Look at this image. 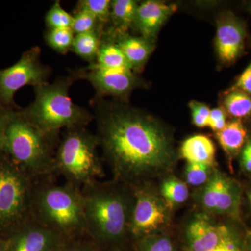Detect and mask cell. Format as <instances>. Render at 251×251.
I'll use <instances>...</instances> for the list:
<instances>
[{"instance_id":"obj_36","label":"cell","mask_w":251,"mask_h":251,"mask_svg":"<svg viewBox=\"0 0 251 251\" xmlns=\"http://www.w3.org/2000/svg\"><path fill=\"white\" fill-rule=\"evenodd\" d=\"M9 110L0 109V157L3 156V138H4V129L6 115Z\"/></svg>"},{"instance_id":"obj_9","label":"cell","mask_w":251,"mask_h":251,"mask_svg":"<svg viewBox=\"0 0 251 251\" xmlns=\"http://www.w3.org/2000/svg\"><path fill=\"white\" fill-rule=\"evenodd\" d=\"M41 49L38 46L25 51L14 65L0 69V109L20 108L14 101V95L27 85L35 87L49 82L51 70L41 61Z\"/></svg>"},{"instance_id":"obj_14","label":"cell","mask_w":251,"mask_h":251,"mask_svg":"<svg viewBox=\"0 0 251 251\" xmlns=\"http://www.w3.org/2000/svg\"><path fill=\"white\" fill-rule=\"evenodd\" d=\"M246 29L242 23L232 15H227L218 22L216 45L223 62H234L244 47Z\"/></svg>"},{"instance_id":"obj_5","label":"cell","mask_w":251,"mask_h":251,"mask_svg":"<svg viewBox=\"0 0 251 251\" xmlns=\"http://www.w3.org/2000/svg\"><path fill=\"white\" fill-rule=\"evenodd\" d=\"M76 79L69 75L59 77L53 83L34 87L35 99L23 109L29 120L44 133L60 135L61 130L85 126L94 120V114L73 102L69 89Z\"/></svg>"},{"instance_id":"obj_23","label":"cell","mask_w":251,"mask_h":251,"mask_svg":"<svg viewBox=\"0 0 251 251\" xmlns=\"http://www.w3.org/2000/svg\"><path fill=\"white\" fill-rule=\"evenodd\" d=\"M132 247L134 251H183L166 232L141 238Z\"/></svg>"},{"instance_id":"obj_38","label":"cell","mask_w":251,"mask_h":251,"mask_svg":"<svg viewBox=\"0 0 251 251\" xmlns=\"http://www.w3.org/2000/svg\"><path fill=\"white\" fill-rule=\"evenodd\" d=\"M0 251H5V240L0 237Z\"/></svg>"},{"instance_id":"obj_25","label":"cell","mask_w":251,"mask_h":251,"mask_svg":"<svg viewBox=\"0 0 251 251\" xmlns=\"http://www.w3.org/2000/svg\"><path fill=\"white\" fill-rule=\"evenodd\" d=\"M75 34L72 29H48L44 35L46 44L61 54H67L72 49Z\"/></svg>"},{"instance_id":"obj_26","label":"cell","mask_w":251,"mask_h":251,"mask_svg":"<svg viewBox=\"0 0 251 251\" xmlns=\"http://www.w3.org/2000/svg\"><path fill=\"white\" fill-rule=\"evenodd\" d=\"M73 16L74 23L72 29L75 35L93 31H103L106 27L100 24L93 15L85 10L75 9Z\"/></svg>"},{"instance_id":"obj_8","label":"cell","mask_w":251,"mask_h":251,"mask_svg":"<svg viewBox=\"0 0 251 251\" xmlns=\"http://www.w3.org/2000/svg\"><path fill=\"white\" fill-rule=\"evenodd\" d=\"M134 195L130 237L134 243L151 234L163 233L170 227L173 209L152 182L131 186Z\"/></svg>"},{"instance_id":"obj_32","label":"cell","mask_w":251,"mask_h":251,"mask_svg":"<svg viewBox=\"0 0 251 251\" xmlns=\"http://www.w3.org/2000/svg\"><path fill=\"white\" fill-rule=\"evenodd\" d=\"M226 114L224 109L216 108L211 110L208 126L218 133L226 126Z\"/></svg>"},{"instance_id":"obj_39","label":"cell","mask_w":251,"mask_h":251,"mask_svg":"<svg viewBox=\"0 0 251 251\" xmlns=\"http://www.w3.org/2000/svg\"><path fill=\"white\" fill-rule=\"evenodd\" d=\"M249 204H250V206L251 207V191L249 193Z\"/></svg>"},{"instance_id":"obj_37","label":"cell","mask_w":251,"mask_h":251,"mask_svg":"<svg viewBox=\"0 0 251 251\" xmlns=\"http://www.w3.org/2000/svg\"><path fill=\"white\" fill-rule=\"evenodd\" d=\"M243 251H251V231L248 233L247 238L242 242Z\"/></svg>"},{"instance_id":"obj_19","label":"cell","mask_w":251,"mask_h":251,"mask_svg":"<svg viewBox=\"0 0 251 251\" xmlns=\"http://www.w3.org/2000/svg\"><path fill=\"white\" fill-rule=\"evenodd\" d=\"M138 5V1L134 0L111 1L110 22L112 26L110 29L114 33L126 34L129 28L133 27Z\"/></svg>"},{"instance_id":"obj_31","label":"cell","mask_w":251,"mask_h":251,"mask_svg":"<svg viewBox=\"0 0 251 251\" xmlns=\"http://www.w3.org/2000/svg\"><path fill=\"white\" fill-rule=\"evenodd\" d=\"M58 251H100L88 237L68 241Z\"/></svg>"},{"instance_id":"obj_29","label":"cell","mask_w":251,"mask_h":251,"mask_svg":"<svg viewBox=\"0 0 251 251\" xmlns=\"http://www.w3.org/2000/svg\"><path fill=\"white\" fill-rule=\"evenodd\" d=\"M214 168L201 163L188 162L184 173L186 184L193 186H202L210 178Z\"/></svg>"},{"instance_id":"obj_27","label":"cell","mask_w":251,"mask_h":251,"mask_svg":"<svg viewBox=\"0 0 251 251\" xmlns=\"http://www.w3.org/2000/svg\"><path fill=\"white\" fill-rule=\"evenodd\" d=\"M45 23L48 29H72L74 16L63 9L60 1H55L46 13Z\"/></svg>"},{"instance_id":"obj_2","label":"cell","mask_w":251,"mask_h":251,"mask_svg":"<svg viewBox=\"0 0 251 251\" xmlns=\"http://www.w3.org/2000/svg\"><path fill=\"white\" fill-rule=\"evenodd\" d=\"M87 236L100 251L129 250L134 195L115 180L95 181L81 188Z\"/></svg>"},{"instance_id":"obj_24","label":"cell","mask_w":251,"mask_h":251,"mask_svg":"<svg viewBox=\"0 0 251 251\" xmlns=\"http://www.w3.org/2000/svg\"><path fill=\"white\" fill-rule=\"evenodd\" d=\"M226 110L232 116L242 118L251 114V97L242 90L234 89L224 99Z\"/></svg>"},{"instance_id":"obj_17","label":"cell","mask_w":251,"mask_h":251,"mask_svg":"<svg viewBox=\"0 0 251 251\" xmlns=\"http://www.w3.org/2000/svg\"><path fill=\"white\" fill-rule=\"evenodd\" d=\"M180 153L188 163H201L214 168L215 146L205 135H196L188 138L181 145Z\"/></svg>"},{"instance_id":"obj_22","label":"cell","mask_w":251,"mask_h":251,"mask_svg":"<svg viewBox=\"0 0 251 251\" xmlns=\"http://www.w3.org/2000/svg\"><path fill=\"white\" fill-rule=\"evenodd\" d=\"M158 191L173 209L184 204L189 198L188 184L173 175L163 178Z\"/></svg>"},{"instance_id":"obj_20","label":"cell","mask_w":251,"mask_h":251,"mask_svg":"<svg viewBox=\"0 0 251 251\" xmlns=\"http://www.w3.org/2000/svg\"><path fill=\"white\" fill-rule=\"evenodd\" d=\"M216 137L226 153L229 156H235L244 148L247 129L240 120H232L216 133Z\"/></svg>"},{"instance_id":"obj_34","label":"cell","mask_w":251,"mask_h":251,"mask_svg":"<svg viewBox=\"0 0 251 251\" xmlns=\"http://www.w3.org/2000/svg\"><path fill=\"white\" fill-rule=\"evenodd\" d=\"M241 165L244 171L251 173V138L243 148Z\"/></svg>"},{"instance_id":"obj_11","label":"cell","mask_w":251,"mask_h":251,"mask_svg":"<svg viewBox=\"0 0 251 251\" xmlns=\"http://www.w3.org/2000/svg\"><path fill=\"white\" fill-rule=\"evenodd\" d=\"M237 237L228 226L217 224L206 213H200L185 227L181 247L183 251H214Z\"/></svg>"},{"instance_id":"obj_18","label":"cell","mask_w":251,"mask_h":251,"mask_svg":"<svg viewBox=\"0 0 251 251\" xmlns=\"http://www.w3.org/2000/svg\"><path fill=\"white\" fill-rule=\"evenodd\" d=\"M92 67L106 69H131L122 50L114 40L108 28L105 27L101 36V43L97 60ZM132 70V69H131Z\"/></svg>"},{"instance_id":"obj_16","label":"cell","mask_w":251,"mask_h":251,"mask_svg":"<svg viewBox=\"0 0 251 251\" xmlns=\"http://www.w3.org/2000/svg\"><path fill=\"white\" fill-rule=\"evenodd\" d=\"M114 40L122 50L133 72H139L148 60L153 46L151 39L143 36H133L126 34H115L110 27Z\"/></svg>"},{"instance_id":"obj_10","label":"cell","mask_w":251,"mask_h":251,"mask_svg":"<svg viewBox=\"0 0 251 251\" xmlns=\"http://www.w3.org/2000/svg\"><path fill=\"white\" fill-rule=\"evenodd\" d=\"M196 198L203 211L209 215L240 220L242 187L236 180L216 168Z\"/></svg>"},{"instance_id":"obj_3","label":"cell","mask_w":251,"mask_h":251,"mask_svg":"<svg viewBox=\"0 0 251 251\" xmlns=\"http://www.w3.org/2000/svg\"><path fill=\"white\" fill-rule=\"evenodd\" d=\"M60 135L47 134L29 120L23 109L9 110L3 138V156L34 181L55 175L54 157Z\"/></svg>"},{"instance_id":"obj_15","label":"cell","mask_w":251,"mask_h":251,"mask_svg":"<svg viewBox=\"0 0 251 251\" xmlns=\"http://www.w3.org/2000/svg\"><path fill=\"white\" fill-rule=\"evenodd\" d=\"M176 9L174 4H166L161 1H143L138 5L133 26L141 33L143 37L151 39L163 23Z\"/></svg>"},{"instance_id":"obj_35","label":"cell","mask_w":251,"mask_h":251,"mask_svg":"<svg viewBox=\"0 0 251 251\" xmlns=\"http://www.w3.org/2000/svg\"><path fill=\"white\" fill-rule=\"evenodd\" d=\"M214 251H243L242 242L239 237L229 241Z\"/></svg>"},{"instance_id":"obj_6","label":"cell","mask_w":251,"mask_h":251,"mask_svg":"<svg viewBox=\"0 0 251 251\" xmlns=\"http://www.w3.org/2000/svg\"><path fill=\"white\" fill-rule=\"evenodd\" d=\"M99 148L97 136L85 126L63 130L54 153L55 174L62 175L65 182L80 189L99 181L105 173Z\"/></svg>"},{"instance_id":"obj_1","label":"cell","mask_w":251,"mask_h":251,"mask_svg":"<svg viewBox=\"0 0 251 251\" xmlns=\"http://www.w3.org/2000/svg\"><path fill=\"white\" fill-rule=\"evenodd\" d=\"M97 140L112 179L130 186L171 175L176 157L164 127L152 117L124 105L92 100Z\"/></svg>"},{"instance_id":"obj_33","label":"cell","mask_w":251,"mask_h":251,"mask_svg":"<svg viewBox=\"0 0 251 251\" xmlns=\"http://www.w3.org/2000/svg\"><path fill=\"white\" fill-rule=\"evenodd\" d=\"M234 89L251 94V63L238 79Z\"/></svg>"},{"instance_id":"obj_21","label":"cell","mask_w":251,"mask_h":251,"mask_svg":"<svg viewBox=\"0 0 251 251\" xmlns=\"http://www.w3.org/2000/svg\"><path fill=\"white\" fill-rule=\"evenodd\" d=\"M103 30L75 35L71 51L90 64H94L100 49Z\"/></svg>"},{"instance_id":"obj_7","label":"cell","mask_w":251,"mask_h":251,"mask_svg":"<svg viewBox=\"0 0 251 251\" xmlns=\"http://www.w3.org/2000/svg\"><path fill=\"white\" fill-rule=\"evenodd\" d=\"M35 181L4 156L0 157V232L14 231L31 217Z\"/></svg>"},{"instance_id":"obj_28","label":"cell","mask_w":251,"mask_h":251,"mask_svg":"<svg viewBox=\"0 0 251 251\" xmlns=\"http://www.w3.org/2000/svg\"><path fill=\"white\" fill-rule=\"evenodd\" d=\"M110 0H80L77 3L75 9L85 10L97 18L100 24L106 27L110 22Z\"/></svg>"},{"instance_id":"obj_30","label":"cell","mask_w":251,"mask_h":251,"mask_svg":"<svg viewBox=\"0 0 251 251\" xmlns=\"http://www.w3.org/2000/svg\"><path fill=\"white\" fill-rule=\"evenodd\" d=\"M192 111L193 122L196 126L204 128L208 126L211 110L204 104L192 101L189 104Z\"/></svg>"},{"instance_id":"obj_13","label":"cell","mask_w":251,"mask_h":251,"mask_svg":"<svg viewBox=\"0 0 251 251\" xmlns=\"http://www.w3.org/2000/svg\"><path fill=\"white\" fill-rule=\"evenodd\" d=\"M4 240L5 251H58L68 242L32 216Z\"/></svg>"},{"instance_id":"obj_12","label":"cell","mask_w":251,"mask_h":251,"mask_svg":"<svg viewBox=\"0 0 251 251\" xmlns=\"http://www.w3.org/2000/svg\"><path fill=\"white\" fill-rule=\"evenodd\" d=\"M76 80L88 81L97 92L94 98L103 99L104 96L125 98L139 80L131 69H106L92 67L71 71Z\"/></svg>"},{"instance_id":"obj_40","label":"cell","mask_w":251,"mask_h":251,"mask_svg":"<svg viewBox=\"0 0 251 251\" xmlns=\"http://www.w3.org/2000/svg\"><path fill=\"white\" fill-rule=\"evenodd\" d=\"M123 251H130L129 250Z\"/></svg>"},{"instance_id":"obj_4","label":"cell","mask_w":251,"mask_h":251,"mask_svg":"<svg viewBox=\"0 0 251 251\" xmlns=\"http://www.w3.org/2000/svg\"><path fill=\"white\" fill-rule=\"evenodd\" d=\"M31 216L67 241L88 237L80 188L52 178L36 181L31 197Z\"/></svg>"}]
</instances>
